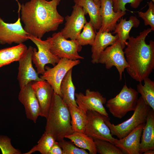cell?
I'll list each match as a JSON object with an SVG mask.
<instances>
[{"label":"cell","instance_id":"7a4b0ae2","mask_svg":"<svg viewBox=\"0 0 154 154\" xmlns=\"http://www.w3.org/2000/svg\"><path fill=\"white\" fill-rule=\"evenodd\" d=\"M151 31L144 29L136 37L131 36L127 42L124 52L129 66L126 69L134 80L141 82L148 77L154 68V42L146 43L145 38Z\"/></svg>","mask_w":154,"mask_h":154},{"label":"cell","instance_id":"7c38bea8","mask_svg":"<svg viewBox=\"0 0 154 154\" xmlns=\"http://www.w3.org/2000/svg\"><path fill=\"white\" fill-rule=\"evenodd\" d=\"M72 11L70 16L65 17L66 22L64 27L60 31L66 39L76 40L82 29L87 22L86 14L81 6L75 4L72 7Z\"/></svg>","mask_w":154,"mask_h":154},{"label":"cell","instance_id":"ac0fdd59","mask_svg":"<svg viewBox=\"0 0 154 154\" xmlns=\"http://www.w3.org/2000/svg\"><path fill=\"white\" fill-rule=\"evenodd\" d=\"M145 123L139 125L125 137L117 139L114 144L124 154H140L141 137Z\"/></svg>","mask_w":154,"mask_h":154},{"label":"cell","instance_id":"4dcf8cb0","mask_svg":"<svg viewBox=\"0 0 154 154\" xmlns=\"http://www.w3.org/2000/svg\"><path fill=\"white\" fill-rule=\"evenodd\" d=\"M62 150V154H88L84 149L79 148L71 141L64 139L58 141Z\"/></svg>","mask_w":154,"mask_h":154},{"label":"cell","instance_id":"2e32d148","mask_svg":"<svg viewBox=\"0 0 154 154\" xmlns=\"http://www.w3.org/2000/svg\"><path fill=\"white\" fill-rule=\"evenodd\" d=\"M31 85L39 104L40 116L46 118L52 101L54 90L50 85L44 80L32 82Z\"/></svg>","mask_w":154,"mask_h":154},{"label":"cell","instance_id":"8d00e7d4","mask_svg":"<svg viewBox=\"0 0 154 154\" xmlns=\"http://www.w3.org/2000/svg\"><path fill=\"white\" fill-rule=\"evenodd\" d=\"M96 4H98L100 3V0H93Z\"/></svg>","mask_w":154,"mask_h":154},{"label":"cell","instance_id":"d590c367","mask_svg":"<svg viewBox=\"0 0 154 154\" xmlns=\"http://www.w3.org/2000/svg\"><path fill=\"white\" fill-rule=\"evenodd\" d=\"M143 153L144 154H154V149H149L145 151Z\"/></svg>","mask_w":154,"mask_h":154},{"label":"cell","instance_id":"d4e9b609","mask_svg":"<svg viewBox=\"0 0 154 154\" xmlns=\"http://www.w3.org/2000/svg\"><path fill=\"white\" fill-rule=\"evenodd\" d=\"M71 116V123L74 132L84 133L87 112L71 104L68 105Z\"/></svg>","mask_w":154,"mask_h":154},{"label":"cell","instance_id":"ffe728a7","mask_svg":"<svg viewBox=\"0 0 154 154\" xmlns=\"http://www.w3.org/2000/svg\"><path fill=\"white\" fill-rule=\"evenodd\" d=\"M154 149V110L151 108L143 127L141 139L140 153Z\"/></svg>","mask_w":154,"mask_h":154},{"label":"cell","instance_id":"8992f818","mask_svg":"<svg viewBox=\"0 0 154 154\" xmlns=\"http://www.w3.org/2000/svg\"><path fill=\"white\" fill-rule=\"evenodd\" d=\"M51 52L60 59L65 58L72 60L83 59L78 52L82 49L77 40H68L65 38L60 32L54 33L52 37L47 38Z\"/></svg>","mask_w":154,"mask_h":154},{"label":"cell","instance_id":"7402d4cb","mask_svg":"<svg viewBox=\"0 0 154 154\" xmlns=\"http://www.w3.org/2000/svg\"><path fill=\"white\" fill-rule=\"evenodd\" d=\"M75 4L82 7L86 15L88 14L89 22L96 31L101 26L100 3L96 4L93 0H74Z\"/></svg>","mask_w":154,"mask_h":154},{"label":"cell","instance_id":"836d02e7","mask_svg":"<svg viewBox=\"0 0 154 154\" xmlns=\"http://www.w3.org/2000/svg\"><path fill=\"white\" fill-rule=\"evenodd\" d=\"M0 149L2 154H21L19 150L12 145L11 139L7 136L0 135Z\"/></svg>","mask_w":154,"mask_h":154},{"label":"cell","instance_id":"3957f363","mask_svg":"<svg viewBox=\"0 0 154 154\" xmlns=\"http://www.w3.org/2000/svg\"><path fill=\"white\" fill-rule=\"evenodd\" d=\"M46 119L45 131L59 141L74 132L71 123L68 106L59 95L54 92Z\"/></svg>","mask_w":154,"mask_h":154},{"label":"cell","instance_id":"d6986e66","mask_svg":"<svg viewBox=\"0 0 154 154\" xmlns=\"http://www.w3.org/2000/svg\"><path fill=\"white\" fill-rule=\"evenodd\" d=\"M118 38L117 35H113L110 32H96L93 44L91 46V62L98 64L101 53L108 46L113 44Z\"/></svg>","mask_w":154,"mask_h":154},{"label":"cell","instance_id":"1f68e13d","mask_svg":"<svg viewBox=\"0 0 154 154\" xmlns=\"http://www.w3.org/2000/svg\"><path fill=\"white\" fill-rule=\"evenodd\" d=\"M148 8L144 12L139 11L138 14L139 17L144 21L145 26L149 25L151 27V31H154V4L153 2L150 1L148 3Z\"/></svg>","mask_w":154,"mask_h":154},{"label":"cell","instance_id":"603a6c76","mask_svg":"<svg viewBox=\"0 0 154 154\" xmlns=\"http://www.w3.org/2000/svg\"><path fill=\"white\" fill-rule=\"evenodd\" d=\"M27 48L25 45L21 43L0 50V68L13 62L18 61Z\"/></svg>","mask_w":154,"mask_h":154},{"label":"cell","instance_id":"5b68a950","mask_svg":"<svg viewBox=\"0 0 154 154\" xmlns=\"http://www.w3.org/2000/svg\"><path fill=\"white\" fill-rule=\"evenodd\" d=\"M138 96L136 90L125 84L117 95L107 101L106 106L114 117L121 119L128 112L135 110Z\"/></svg>","mask_w":154,"mask_h":154},{"label":"cell","instance_id":"e575fe53","mask_svg":"<svg viewBox=\"0 0 154 154\" xmlns=\"http://www.w3.org/2000/svg\"><path fill=\"white\" fill-rule=\"evenodd\" d=\"M62 150L58 141H56L50 148L48 154H62Z\"/></svg>","mask_w":154,"mask_h":154},{"label":"cell","instance_id":"9c48e42d","mask_svg":"<svg viewBox=\"0 0 154 154\" xmlns=\"http://www.w3.org/2000/svg\"><path fill=\"white\" fill-rule=\"evenodd\" d=\"M123 50L118 38L113 44L107 47L101 53L98 62L105 64L107 69L115 66L119 72L120 80H122L123 72L129 66Z\"/></svg>","mask_w":154,"mask_h":154},{"label":"cell","instance_id":"6da1fadb","mask_svg":"<svg viewBox=\"0 0 154 154\" xmlns=\"http://www.w3.org/2000/svg\"><path fill=\"white\" fill-rule=\"evenodd\" d=\"M61 0H30L20 5L21 20L30 35L41 38L46 33L57 30L64 18L57 7Z\"/></svg>","mask_w":154,"mask_h":154},{"label":"cell","instance_id":"30bf717a","mask_svg":"<svg viewBox=\"0 0 154 154\" xmlns=\"http://www.w3.org/2000/svg\"><path fill=\"white\" fill-rule=\"evenodd\" d=\"M29 39L37 46L38 51L34 48L32 56V62L37 68L38 74H42L45 72L46 64H50L53 66L59 61L60 58L51 52L49 44L46 40H42L30 35Z\"/></svg>","mask_w":154,"mask_h":154},{"label":"cell","instance_id":"4316f807","mask_svg":"<svg viewBox=\"0 0 154 154\" xmlns=\"http://www.w3.org/2000/svg\"><path fill=\"white\" fill-rule=\"evenodd\" d=\"M144 84L141 82L137 86V91L147 105L154 110V82L149 77L144 80Z\"/></svg>","mask_w":154,"mask_h":154},{"label":"cell","instance_id":"44dd1931","mask_svg":"<svg viewBox=\"0 0 154 154\" xmlns=\"http://www.w3.org/2000/svg\"><path fill=\"white\" fill-rule=\"evenodd\" d=\"M119 22L116 25L113 34H116L118 39L123 49L126 46L127 40L130 37V32L133 27H138L140 24V20L135 16H130L128 20L122 17Z\"/></svg>","mask_w":154,"mask_h":154},{"label":"cell","instance_id":"d6a6232c","mask_svg":"<svg viewBox=\"0 0 154 154\" xmlns=\"http://www.w3.org/2000/svg\"><path fill=\"white\" fill-rule=\"evenodd\" d=\"M143 0H112L113 7L114 11L116 12L119 11H126L127 10L125 5L129 3L133 8L136 9L140 5Z\"/></svg>","mask_w":154,"mask_h":154},{"label":"cell","instance_id":"74e56055","mask_svg":"<svg viewBox=\"0 0 154 154\" xmlns=\"http://www.w3.org/2000/svg\"><path fill=\"white\" fill-rule=\"evenodd\" d=\"M151 1H152L154 3V0H151Z\"/></svg>","mask_w":154,"mask_h":154},{"label":"cell","instance_id":"9a60e30c","mask_svg":"<svg viewBox=\"0 0 154 154\" xmlns=\"http://www.w3.org/2000/svg\"><path fill=\"white\" fill-rule=\"evenodd\" d=\"M18 99L25 107L27 118L36 123L40 116V108L31 83L20 88Z\"/></svg>","mask_w":154,"mask_h":154},{"label":"cell","instance_id":"cb8c5ba5","mask_svg":"<svg viewBox=\"0 0 154 154\" xmlns=\"http://www.w3.org/2000/svg\"><path fill=\"white\" fill-rule=\"evenodd\" d=\"M72 68L70 70L62 79L60 86V90L63 101L67 105L71 104L78 106L76 103L75 87L73 84L72 77Z\"/></svg>","mask_w":154,"mask_h":154},{"label":"cell","instance_id":"5bb4252c","mask_svg":"<svg viewBox=\"0 0 154 154\" xmlns=\"http://www.w3.org/2000/svg\"><path fill=\"white\" fill-rule=\"evenodd\" d=\"M34 48L29 46L18 61L19 66L17 79L20 88L33 81L43 80L38 76L32 64Z\"/></svg>","mask_w":154,"mask_h":154},{"label":"cell","instance_id":"8fae6325","mask_svg":"<svg viewBox=\"0 0 154 154\" xmlns=\"http://www.w3.org/2000/svg\"><path fill=\"white\" fill-rule=\"evenodd\" d=\"M19 15L13 23H5L0 17V44H19L29 39L30 35L25 30Z\"/></svg>","mask_w":154,"mask_h":154},{"label":"cell","instance_id":"e0dca14e","mask_svg":"<svg viewBox=\"0 0 154 154\" xmlns=\"http://www.w3.org/2000/svg\"><path fill=\"white\" fill-rule=\"evenodd\" d=\"M100 12L102 24L98 30L102 32L114 31L117 22L126 13L121 11L114 12L112 0H100Z\"/></svg>","mask_w":154,"mask_h":154},{"label":"cell","instance_id":"83f0119b","mask_svg":"<svg viewBox=\"0 0 154 154\" xmlns=\"http://www.w3.org/2000/svg\"><path fill=\"white\" fill-rule=\"evenodd\" d=\"M56 140L50 134L45 131L37 142L29 151L24 154H31L36 151L42 154H48L49 152Z\"/></svg>","mask_w":154,"mask_h":154},{"label":"cell","instance_id":"f1b7e54d","mask_svg":"<svg viewBox=\"0 0 154 154\" xmlns=\"http://www.w3.org/2000/svg\"><path fill=\"white\" fill-rule=\"evenodd\" d=\"M83 29L82 32L76 40L81 46L88 45L92 46L94 43L97 32L89 22H87Z\"/></svg>","mask_w":154,"mask_h":154},{"label":"cell","instance_id":"4fadbf2b","mask_svg":"<svg viewBox=\"0 0 154 154\" xmlns=\"http://www.w3.org/2000/svg\"><path fill=\"white\" fill-rule=\"evenodd\" d=\"M75 96L76 103L80 109L86 112L88 110L96 111L109 117L104 106L106 102V98L98 91L87 89L85 94L81 92L75 93Z\"/></svg>","mask_w":154,"mask_h":154},{"label":"cell","instance_id":"f546056e","mask_svg":"<svg viewBox=\"0 0 154 154\" xmlns=\"http://www.w3.org/2000/svg\"><path fill=\"white\" fill-rule=\"evenodd\" d=\"M97 153L100 154H123L114 144L107 141L94 139Z\"/></svg>","mask_w":154,"mask_h":154},{"label":"cell","instance_id":"484cf974","mask_svg":"<svg viewBox=\"0 0 154 154\" xmlns=\"http://www.w3.org/2000/svg\"><path fill=\"white\" fill-rule=\"evenodd\" d=\"M65 138L70 140L78 147L88 150L89 154L97 153L93 139L85 133L74 132L71 135L66 136Z\"/></svg>","mask_w":154,"mask_h":154},{"label":"cell","instance_id":"52a82bcc","mask_svg":"<svg viewBox=\"0 0 154 154\" xmlns=\"http://www.w3.org/2000/svg\"><path fill=\"white\" fill-rule=\"evenodd\" d=\"M84 133L93 139L109 141L113 144L117 139L112 137L105 120L107 117L96 111H87Z\"/></svg>","mask_w":154,"mask_h":154},{"label":"cell","instance_id":"277c9868","mask_svg":"<svg viewBox=\"0 0 154 154\" xmlns=\"http://www.w3.org/2000/svg\"><path fill=\"white\" fill-rule=\"evenodd\" d=\"M151 107L146 104L140 96L138 99L133 113L128 119L117 125L112 123L109 117H107L105 122L110 130L112 136H116L119 139L127 135L135 129L145 123Z\"/></svg>","mask_w":154,"mask_h":154},{"label":"cell","instance_id":"ba28073f","mask_svg":"<svg viewBox=\"0 0 154 154\" xmlns=\"http://www.w3.org/2000/svg\"><path fill=\"white\" fill-rule=\"evenodd\" d=\"M80 63L79 60L60 58L58 62L53 68L45 66V70L40 78L48 82L53 88L54 92L62 98L60 90L62 81L70 70Z\"/></svg>","mask_w":154,"mask_h":154}]
</instances>
